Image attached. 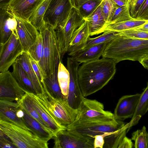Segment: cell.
Masks as SVG:
<instances>
[{
    "label": "cell",
    "instance_id": "cell-1",
    "mask_svg": "<svg viewBox=\"0 0 148 148\" xmlns=\"http://www.w3.org/2000/svg\"><path fill=\"white\" fill-rule=\"evenodd\" d=\"M116 64L112 60L100 59L83 63L79 67L78 77L83 96L86 97L102 89L114 77Z\"/></svg>",
    "mask_w": 148,
    "mask_h": 148
},
{
    "label": "cell",
    "instance_id": "cell-2",
    "mask_svg": "<svg viewBox=\"0 0 148 148\" xmlns=\"http://www.w3.org/2000/svg\"><path fill=\"white\" fill-rule=\"evenodd\" d=\"M102 57L116 64L127 60L139 62L148 57V40L129 38L120 33L107 44Z\"/></svg>",
    "mask_w": 148,
    "mask_h": 148
},
{
    "label": "cell",
    "instance_id": "cell-3",
    "mask_svg": "<svg viewBox=\"0 0 148 148\" xmlns=\"http://www.w3.org/2000/svg\"><path fill=\"white\" fill-rule=\"evenodd\" d=\"M43 39V48L38 63L43 78L54 74L62 60L55 29L45 24L39 31Z\"/></svg>",
    "mask_w": 148,
    "mask_h": 148
},
{
    "label": "cell",
    "instance_id": "cell-4",
    "mask_svg": "<svg viewBox=\"0 0 148 148\" xmlns=\"http://www.w3.org/2000/svg\"><path fill=\"white\" fill-rule=\"evenodd\" d=\"M126 124L122 121L110 117L79 119L66 127L65 129L75 132L88 138H94L96 135L117 131Z\"/></svg>",
    "mask_w": 148,
    "mask_h": 148
},
{
    "label": "cell",
    "instance_id": "cell-5",
    "mask_svg": "<svg viewBox=\"0 0 148 148\" xmlns=\"http://www.w3.org/2000/svg\"><path fill=\"white\" fill-rule=\"evenodd\" d=\"M0 131L10 139L16 148L48 147V141L12 122L0 119Z\"/></svg>",
    "mask_w": 148,
    "mask_h": 148
},
{
    "label": "cell",
    "instance_id": "cell-6",
    "mask_svg": "<svg viewBox=\"0 0 148 148\" xmlns=\"http://www.w3.org/2000/svg\"><path fill=\"white\" fill-rule=\"evenodd\" d=\"M43 89L42 93L37 95L44 106L66 129L76 120L78 109L71 107L65 100L53 98L45 88H43Z\"/></svg>",
    "mask_w": 148,
    "mask_h": 148
},
{
    "label": "cell",
    "instance_id": "cell-7",
    "mask_svg": "<svg viewBox=\"0 0 148 148\" xmlns=\"http://www.w3.org/2000/svg\"><path fill=\"white\" fill-rule=\"evenodd\" d=\"M73 7L71 0H51L44 16L45 23L55 30L63 27Z\"/></svg>",
    "mask_w": 148,
    "mask_h": 148
},
{
    "label": "cell",
    "instance_id": "cell-8",
    "mask_svg": "<svg viewBox=\"0 0 148 148\" xmlns=\"http://www.w3.org/2000/svg\"><path fill=\"white\" fill-rule=\"evenodd\" d=\"M85 21L78 10L73 7L64 26L55 30L62 59L65 54L67 53L73 33Z\"/></svg>",
    "mask_w": 148,
    "mask_h": 148
},
{
    "label": "cell",
    "instance_id": "cell-9",
    "mask_svg": "<svg viewBox=\"0 0 148 148\" xmlns=\"http://www.w3.org/2000/svg\"><path fill=\"white\" fill-rule=\"evenodd\" d=\"M53 148H94V138L84 136L75 132L61 130L53 136Z\"/></svg>",
    "mask_w": 148,
    "mask_h": 148
},
{
    "label": "cell",
    "instance_id": "cell-10",
    "mask_svg": "<svg viewBox=\"0 0 148 148\" xmlns=\"http://www.w3.org/2000/svg\"><path fill=\"white\" fill-rule=\"evenodd\" d=\"M80 63L71 57L67 58V68L70 76L69 92L66 101L73 109L77 110L85 97L80 89L78 80V70Z\"/></svg>",
    "mask_w": 148,
    "mask_h": 148
},
{
    "label": "cell",
    "instance_id": "cell-11",
    "mask_svg": "<svg viewBox=\"0 0 148 148\" xmlns=\"http://www.w3.org/2000/svg\"><path fill=\"white\" fill-rule=\"evenodd\" d=\"M0 72L8 70L24 51L16 32L8 40L0 45Z\"/></svg>",
    "mask_w": 148,
    "mask_h": 148
},
{
    "label": "cell",
    "instance_id": "cell-12",
    "mask_svg": "<svg viewBox=\"0 0 148 148\" xmlns=\"http://www.w3.org/2000/svg\"><path fill=\"white\" fill-rule=\"evenodd\" d=\"M26 92L18 85L8 70L0 73V99L19 101Z\"/></svg>",
    "mask_w": 148,
    "mask_h": 148
},
{
    "label": "cell",
    "instance_id": "cell-13",
    "mask_svg": "<svg viewBox=\"0 0 148 148\" xmlns=\"http://www.w3.org/2000/svg\"><path fill=\"white\" fill-rule=\"evenodd\" d=\"M107 117L114 118V114L110 111L104 110L102 103L95 99L85 97L78 109L76 120Z\"/></svg>",
    "mask_w": 148,
    "mask_h": 148
},
{
    "label": "cell",
    "instance_id": "cell-14",
    "mask_svg": "<svg viewBox=\"0 0 148 148\" xmlns=\"http://www.w3.org/2000/svg\"><path fill=\"white\" fill-rule=\"evenodd\" d=\"M15 16L17 22L16 33L24 52H27L37 40L39 32L28 20Z\"/></svg>",
    "mask_w": 148,
    "mask_h": 148
},
{
    "label": "cell",
    "instance_id": "cell-15",
    "mask_svg": "<svg viewBox=\"0 0 148 148\" xmlns=\"http://www.w3.org/2000/svg\"><path fill=\"white\" fill-rule=\"evenodd\" d=\"M25 95L29 102L52 132L53 135L60 131L65 129L42 104L36 94L26 92Z\"/></svg>",
    "mask_w": 148,
    "mask_h": 148
},
{
    "label": "cell",
    "instance_id": "cell-16",
    "mask_svg": "<svg viewBox=\"0 0 148 148\" xmlns=\"http://www.w3.org/2000/svg\"><path fill=\"white\" fill-rule=\"evenodd\" d=\"M141 94L127 95L119 99L114 110V119L122 121L133 116L139 101Z\"/></svg>",
    "mask_w": 148,
    "mask_h": 148
},
{
    "label": "cell",
    "instance_id": "cell-17",
    "mask_svg": "<svg viewBox=\"0 0 148 148\" xmlns=\"http://www.w3.org/2000/svg\"><path fill=\"white\" fill-rule=\"evenodd\" d=\"M43 0H10L5 6L15 16L29 20Z\"/></svg>",
    "mask_w": 148,
    "mask_h": 148
},
{
    "label": "cell",
    "instance_id": "cell-18",
    "mask_svg": "<svg viewBox=\"0 0 148 148\" xmlns=\"http://www.w3.org/2000/svg\"><path fill=\"white\" fill-rule=\"evenodd\" d=\"M90 36L89 23L85 20L73 34L67 52L68 55L71 56L83 50L86 47Z\"/></svg>",
    "mask_w": 148,
    "mask_h": 148
},
{
    "label": "cell",
    "instance_id": "cell-19",
    "mask_svg": "<svg viewBox=\"0 0 148 148\" xmlns=\"http://www.w3.org/2000/svg\"><path fill=\"white\" fill-rule=\"evenodd\" d=\"M20 107V105L16 102L0 99V119L12 122L32 132L22 119L17 116V111Z\"/></svg>",
    "mask_w": 148,
    "mask_h": 148
},
{
    "label": "cell",
    "instance_id": "cell-20",
    "mask_svg": "<svg viewBox=\"0 0 148 148\" xmlns=\"http://www.w3.org/2000/svg\"><path fill=\"white\" fill-rule=\"evenodd\" d=\"M108 44L104 43L94 45L84 49L71 57L80 64L99 59L102 56Z\"/></svg>",
    "mask_w": 148,
    "mask_h": 148
},
{
    "label": "cell",
    "instance_id": "cell-21",
    "mask_svg": "<svg viewBox=\"0 0 148 148\" xmlns=\"http://www.w3.org/2000/svg\"><path fill=\"white\" fill-rule=\"evenodd\" d=\"M15 62L19 63L32 83L37 94L42 93L43 86L36 75L31 64L29 56L27 52H23L17 58Z\"/></svg>",
    "mask_w": 148,
    "mask_h": 148
},
{
    "label": "cell",
    "instance_id": "cell-22",
    "mask_svg": "<svg viewBox=\"0 0 148 148\" xmlns=\"http://www.w3.org/2000/svg\"><path fill=\"white\" fill-rule=\"evenodd\" d=\"M23 109L24 114L22 119L25 125L33 134L41 139L47 141L53 138V135L51 131L44 128L38 122Z\"/></svg>",
    "mask_w": 148,
    "mask_h": 148
},
{
    "label": "cell",
    "instance_id": "cell-23",
    "mask_svg": "<svg viewBox=\"0 0 148 148\" xmlns=\"http://www.w3.org/2000/svg\"><path fill=\"white\" fill-rule=\"evenodd\" d=\"M12 66V74L19 86L25 92L37 94L32 83L21 65L15 62Z\"/></svg>",
    "mask_w": 148,
    "mask_h": 148
},
{
    "label": "cell",
    "instance_id": "cell-24",
    "mask_svg": "<svg viewBox=\"0 0 148 148\" xmlns=\"http://www.w3.org/2000/svg\"><path fill=\"white\" fill-rule=\"evenodd\" d=\"M100 4L90 16L85 19L89 23L90 36L97 35L103 32L107 26L102 14Z\"/></svg>",
    "mask_w": 148,
    "mask_h": 148
},
{
    "label": "cell",
    "instance_id": "cell-25",
    "mask_svg": "<svg viewBox=\"0 0 148 148\" xmlns=\"http://www.w3.org/2000/svg\"><path fill=\"white\" fill-rule=\"evenodd\" d=\"M58 69L54 74L43 78L42 85L53 98L59 100H65L58 81Z\"/></svg>",
    "mask_w": 148,
    "mask_h": 148
},
{
    "label": "cell",
    "instance_id": "cell-26",
    "mask_svg": "<svg viewBox=\"0 0 148 148\" xmlns=\"http://www.w3.org/2000/svg\"><path fill=\"white\" fill-rule=\"evenodd\" d=\"M130 122L124 126L104 137V144L103 148H118L123 138L126 136L129 128L132 127Z\"/></svg>",
    "mask_w": 148,
    "mask_h": 148
},
{
    "label": "cell",
    "instance_id": "cell-27",
    "mask_svg": "<svg viewBox=\"0 0 148 148\" xmlns=\"http://www.w3.org/2000/svg\"><path fill=\"white\" fill-rule=\"evenodd\" d=\"M12 13L6 6L0 7V45L6 42L13 32L8 24V20Z\"/></svg>",
    "mask_w": 148,
    "mask_h": 148
},
{
    "label": "cell",
    "instance_id": "cell-28",
    "mask_svg": "<svg viewBox=\"0 0 148 148\" xmlns=\"http://www.w3.org/2000/svg\"><path fill=\"white\" fill-rule=\"evenodd\" d=\"M51 0H43L33 12L29 21L39 31L45 25L44 17Z\"/></svg>",
    "mask_w": 148,
    "mask_h": 148
},
{
    "label": "cell",
    "instance_id": "cell-29",
    "mask_svg": "<svg viewBox=\"0 0 148 148\" xmlns=\"http://www.w3.org/2000/svg\"><path fill=\"white\" fill-rule=\"evenodd\" d=\"M148 110V82L141 95L134 115L130 122L132 126L137 124Z\"/></svg>",
    "mask_w": 148,
    "mask_h": 148
},
{
    "label": "cell",
    "instance_id": "cell-30",
    "mask_svg": "<svg viewBox=\"0 0 148 148\" xmlns=\"http://www.w3.org/2000/svg\"><path fill=\"white\" fill-rule=\"evenodd\" d=\"M148 21V20H132L110 24L107 26L104 31H109L120 32L125 30L134 28Z\"/></svg>",
    "mask_w": 148,
    "mask_h": 148
},
{
    "label": "cell",
    "instance_id": "cell-31",
    "mask_svg": "<svg viewBox=\"0 0 148 148\" xmlns=\"http://www.w3.org/2000/svg\"><path fill=\"white\" fill-rule=\"evenodd\" d=\"M58 82L64 99L67 98L70 82L69 72L62 62L60 63L58 73Z\"/></svg>",
    "mask_w": 148,
    "mask_h": 148
},
{
    "label": "cell",
    "instance_id": "cell-32",
    "mask_svg": "<svg viewBox=\"0 0 148 148\" xmlns=\"http://www.w3.org/2000/svg\"><path fill=\"white\" fill-rule=\"evenodd\" d=\"M119 34V32L106 31H104L103 34L97 37L94 38L89 37L86 46L84 49L95 45L104 43H108Z\"/></svg>",
    "mask_w": 148,
    "mask_h": 148
},
{
    "label": "cell",
    "instance_id": "cell-33",
    "mask_svg": "<svg viewBox=\"0 0 148 148\" xmlns=\"http://www.w3.org/2000/svg\"><path fill=\"white\" fill-rule=\"evenodd\" d=\"M132 20L135 19L130 16L128 2L126 5L118 7L117 8L110 21L107 24V26L110 24Z\"/></svg>",
    "mask_w": 148,
    "mask_h": 148
},
{
    "label": "cell",
    "instance_id": "cell-34",
    "mask_svg": "<svg viewBox=\"0 0 148 148\" xmlns=\"http://www.w3.org/2000/svg\"><path fill=\"white\" fill-rule=\"evenodd\" d=\"M17 102L28 114L38 122L44 128L48 130L51 131L39 116L37 112L29 102L25 95Z\"/></svg>",
    "mask_w": 148,
    "mask_h": 148
},
{
    "label": "cell",
    "instance_id": "cell-35",
    "mask_svg": "<svg viewBox=\"0 0 148 148\" xmlns=\"http://www.w3.org/2000/svg\"><path fill=\"white\" fill-rule=\"evenodd\" d=\"M147 134L146 128L145 126L132 133L131 139L134 141V148H146Z\"/></svg>",
    "mask_w": 148,
    "mask_h": 148
},
{
    "label": "cell",
    "instance_id": "cell-36",
    "mask_svg": "<svg viewBox=\"0 0 148 148\" xmlns=\"http://www.w3.org/2000/svg\"><path fill=\"white\" fill-rule=\"evenodd\" d=\"M102 1V0H90L80 6L78 10L85 19L93 13Z\"/></svg>",
    "mask_w": 148,
    "mask_h": 148
},
{
    "label": "cell",
    "instance_id": "cell-37",
    "mask_svg": "<svg viewBox=\"0 0 148 148\" xmlns=\"http://www.w3.org/2000/svg\"><path fill=\"white\" fill-rule=\"evenodd\" d=\"M100 5L102 14L107 24L118 6L112 0H102Z\"/></svg>",
    "mask_w": 148,
    "mask_h": 148
},
{
    "label": "cell",
    "instance_id": "cell-38",
    "mask_svg": "<svg viewBox=\"0 0 148 148\" xmlns=\"http://www.w3.org/2000/svg\"><path fill=\"white\" fill-rule=\"evenodd\" d=\"M43 39L40 33L37 40L29 48L27 53L34 60L38 62L41 57Z\"/></svg>",
    "mask_w": 148,
    "mask_h": 148
},
{
    "label": "cell",
    "instance_id": "cell-39",
    "mask_svg": "<svg viewBox=\"0 0 148 148\" xmlns=\"http://www.w3.org/2000/svg\"><path fill=\"white\" fill-rule=\"evenodd\" d=\"M119 32L121 35L127 38L148 40V32L132 29Z\"/></svg>",
    "mask_w": 148,
    "mask_h": 148
},
{
    "label": "cell",
    "instance_id": "cell-40",
    "mask_svg": "<svg viewBox=\"0 0 148 148\" xmlns=\"http://www.w3.org/2000/svg\"><path fill=\"white\" fill-rule=\"evenodd\" d=\"M145 0L129 1V10L131 16L135 20L141 7Z\"/></svg>",
    "mask_w": 148,
    "mask_h": 148
},
{
    "label": "cell",
    "instance_id": "cell-41",
    "mask_svg": "<svg viewBox=\"0 0 148 148\" xmlns=\"http://www.w3.org/2000/svg\"><path fill=\"white\" fill-rule=\"evenodd\" d=\"M0 147L3 148H16L10 139L0 131Z\"/></svg>",
    "mask_w": 148,
    "mask_h": 148
},
{
    "label": "cell",
    "instance_id": "cell-42",
    "mask_svg": "<svg viewBox=\"0 0 148 148\" xmlns=\"http://www.w3.org/2000/svg\"><path fill=\"white\" fill-rule=\"evenodd\" d=\"M135 20H148V0H145Z\"/></svg>",
    "mask_w": 148,
    "mask_h": 148
},
{
    "label": "cell",
    "instance_id": "cell-43",
    "mask_svg": "<svg viewBox=\"0 0 148 148\" xmlns=\"http://www.w3.org/2000/svg\"><path fill=\"white\" fill-rule=\"evenodd\" d=\"M29 56L30 62L33 69L39 80L42 84L43 77L38 63L34 60L29 55Z\"/></svg>",
    "mask_w": 148,
    "mask_h": 148
},
{
    "label": "cell",
    "instance_id": "cell-44",
    "mask_svg": "<svg viewBox=\"0 0 148 148\" xmlns=\"http://www.w3.org/2000/svg\"><path fill=\"white\" fill-rule=\"evenodd\" d=\"M111 133L112 132H106L104 134L95 136L94 138V148H103L104 144V137Z\"/></svg>",
    "mask_w": 148,
    "mask_h": 148
},
{
    "label": "cell",
    "instance_id": "cell-45",
    "mask_svg": "<svg viewBox=\"0 0 148 148\" xmlns=\"http://www.w3.org/2000/svg\"><path fill=\"white\" fill-rule=\"evenodd\" d=\"M8 24L10 30L13 32H16L17 22L15 16L12 13L8 19Z\"/></svg>",
    "mask_w": 148,
    "mask_h": 148
},
{
    "label": "cell",
    "instance_id": "cell-46",
    "mask_svg": "<svg viewBox=\"0 0 148 148\" xmlns=\"http://www.w3.org/2000/svg\"><path fill=\"white\" fill-rule=\"evenodd\" d=\"M133 144L131 139L125 136L119 144L118 148H132Z\"/></svg>",
    "mask_w": 148,
    "mask_h": 148
},
{
    "label": "cell",
    "instance_id": "cell-47",
    "mask_svg": "<svg viewBox=\"0 0 148 148\" xmlns=\"http://www.w3.org/2000/svg\"><path fill=\"white\" fill-rule=\"evenodd\" d=\"M74 7L78 10L79 7L90 0H71Z\"/></svg>",
    "mask_w": 148,
    "mask_h": 148
},
{
    "label": "cell",
    "instance_id": "cell-48",
    "mask_svg": "<svg viewBox=\"0 0 148 148\" xmlns=\"http://www.w3.org/2000/svg\"><path fill=\"white\" fill-rule=\"evenodd\" d=\"M133 29L148 32V21L143 25Z\"/></svg>",
    "mask_w": 148,
    "mask_h": 148
},
{
    "label": "cell",
    "instance_id": "cell-49",
    "mask_svg": "<svg viewBox=\"0 0 148 148\" xmlns=\"http://www.w3.org/2000/svg\"><path fill=\"white\" fill-rule=\"evenodd\" d=\"M118 6L120 7L126 5L128 2L127 0H112Z\"/></svg>",
    "mask_w": 148,
    "mask_h": 148
},
{
    "label": "cell",
    "instance_id": "cell-50",
    "mask_svg": "<svg viewBox=\"0 0 148 148\" xmlns=\"http://www.w3.org/2000/svg\"><path fill=\"white\" fill-rule=\"evenodd\" d=\"M139 62L144 68L148 69V57L143 59Z\"/></svg>",
    "mask_w": 148,
    "mask_h": 148
},
{
    "label": "cell",
    "instance_id": "cell-51",
    "mask_svg": "<svg viewBox=\"0 0 148 148\" xmlns=\"http://www.w3.org/2000/svg\"><path fill=\"white\" fill-rule=\"evenodd\" d=\"M10 0H0V7H2L5 5Z\"/></svg>",
    "mask_w": 148,
    "mask_h": 148
},
{
    "label": "cell",
    "instance_id": "cell-52",
    "mask_svg": "<svg viewBox=\"0 0 148 148\" xmlns=\"http://www.w3.org/2000/svg\"><path fill=\"white\" fill-rule=\"evenodd\" d=\"M146 148H148V133L147 134V147Z\"/></svg>",
    "mask_w": 148,
    "mask_h": 148
},
{
    "label": "cell",
    "instance_id": "cell-53",
    "mask_svg": "<svg viewBox=\"0 0 148 148\" xmlns=\"http://www.w3.org/2000/svg\"><path fill=\"white\" fill-rule=\"evenodd\" d=\"M136 0H130L129 1H135Z\"/></svg>",
    "mask_w": 148,
    "mask_h": 148
},
{
    "label": "cell",
    "instance_id": "cell-54",
    "mask_svg": "<svg viewBox=\"0 0 148 148\" xmlns=\"http://www.w3.org/2000/svg\"><path fill=\"white\" fill-rule=\"evenodd\" d=\"M129 0H127L128 1H129Z\"/></svg>",
    "mask_w": 148,
    "mask_h": 148
}]
</instances>
